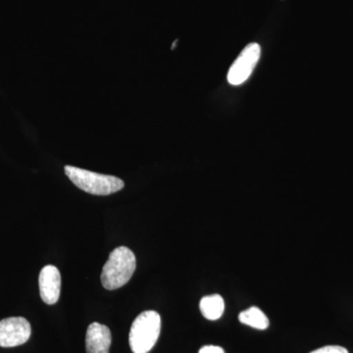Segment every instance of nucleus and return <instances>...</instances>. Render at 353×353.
<instances>
[{
  "label": "nucleus",
  "mask_w": 353,
  "mask_h": 353,
  "mask_svg": "<svg viewBox=\"0 0 353 353\" xmlns=\"http://www.w3.org/2000/svg\"><path fill=\"white\" fill-rule=\"evenodd\" d=\"M310 353H348V350L340 345H327V347L318 348Z\"/></svg>",
  "instance_id": "nucleus-10"
},
{
  "label": "nucleus",
  "mask_w": 353,
  "mask_h": 353,
  "mask_svg": "<svg viewBox=\"0 0 353 353\" xmlns=\"http://www.w3.org/2000/svg\"><path fill=\"white\" fill-rule=\"evenodd\" d=\"M161 331V317L157 311L141 313L132 322L129 343L132 353H148L154 347Z\"/></svg>",
  "instance_id": "nucleus-2"
},
{
  "label": "nucleus",
  "mask_w": 353,
  "mask_h": 353,
  "mask_svg": "<svg viewBox=\"0 0 353 353\" xmlns=\"http://www.w3.org/2000/svg\"><path fill=\"white\" fill-rule=\"evenodd\" d=\"M39 292L44 303L53 305L57 303L61 290V275L57 267L46 265L39 278Z\"/></svg>",
  "instance_id": "nucleus-6"
},
{
  "label": "nucleus",
  "mask_w": 353,
  "mask_h": 353,
  "mask_svg": "<svg viewBox=\"0 0 353 353\" xmlns=\"http://www.w3.org/2000/svg\"><path fill=\"white\" fill-rule=\"evenodd\" d=\"M199 308L202 315L210 321L220 319L225 310V301L219 294H211V296L202 297Z\"/></svg>",
  "instance_id": "nucleus-8"
},
{
  "label": "nucleus",
  "mask_w": 353,
  "mask_h": 353,
  "mask_svg": "<svg viewBox=\"0 0 353 353\" xmlns=\"http://www.w3.org/2000/svg\"><path fill=\"white\" fill-rule=\"evenodd\" d=\"M136 267V256L130 248H115L102 269L101 279L104 289L114 290L126 285L134 275Z\"/></svg>",
  "instance_id": "nucleus-1"
},
{
  "label": "nucleus",
  "mask_w": 353,
  "mask_h": 353,
  "mask_svg": "<svg viewBox=\"0 0 353 353\" xmlns=\"http://www.w3.org/2000/svg\"><path fill=\"white\" fill-rule=\"evenodd\" d=\"M65 174L79 189L94 196H109L119 192L125 185L117 176L102 175L73 166L65 167Z\"/></svg>",
  "instance_id": "nucleus-3"
},
{
  "label": "nucleus",
  "mask_w": 353,
  "mask_h": 353,
  "mask_svg": "<svg viewBox=\"0 0 353 353\" xmlns=\"http://www.w3.org/2000/svg\"><path fill=\"white\" fill-rule=\"evenodd\" d=\"M199 353H225L224 350L217 345H205L199 350Z\"/></svg>",
  "instance_id": "nucleus-11"
},
{
  "label": "nucleus",
  "mask_w": 353,
  "mask_h": 353,
  "mask_svg": "<svg viewBox=\"0 0 353 353\" xmlns=\"http://www.w3.org/2000/svg\"><path fill=\"white\" fill-rule=\"evenodd\" d=\"M239 320L241 324L252 327L256 330H266L269 327V319L263 311L259 307L252 306L246 310L243 311L239 315Z\"/></svg>",
  "instance_id": "nucleus-9"
},
{
  "label": "nucleus",
  "mask_w": 353,
  "mask_h": 353,
  "mask_svg": "<svg viewBox=\"0 0 353 353\" xmlns=\"http://www.w3.org/2000/svg\"><path fill=\"white\" fill-rule=\"evenodd\" d=\"M112 336L110 329L99 323H92L85 334L87 353H109Z\"/></svg>",
  "instance_id": "nucleus-7"
},
{
  "label": "nucleus",
  "mask_w": 353,
  "mask_h": 353,
  "mask_svg": "<svg viewBox=\"0 0 353 353\" xmlns=\"http://www.w3.org/2000/svg\"><path fill=\"white\" fill-rule=\"evenodd\" d=\"M261 48L259 43H250L234 60L228 73V82L233 85H240L252 75L259 63Z\"/></svg>",
  "instance_id": "nucleus-4"
},
{
  "label": "nucleus",
  "mask_w": 353,
  "mask_h": 353,
  "mask_svg": "<svg viewBox=\"0 0 353 353\" xmlns=\"http://www.w3.org/2000/svg\"><path fill=\"white\" fill-rule=\"evenodd\" d=\"M31 324L24 317H10L0 321V347H15L31 338Z\"/></svg>",
  "instance_id": "nucleus-5"
}]
</instances>
